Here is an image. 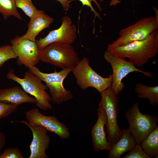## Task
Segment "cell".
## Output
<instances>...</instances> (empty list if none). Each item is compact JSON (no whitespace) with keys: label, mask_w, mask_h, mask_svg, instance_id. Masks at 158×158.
<instances>
[{"label":"cell","mask_w":158,"mask_h":158,"mask_svg":"<svg viewBox=\"0 0 158 158\" xmlns=\"http://www.w3.org/2000/svg\"><path fill=\"white\" fill-rule=\"evenodd\" d=\"M107 50L121 58H128L137 67H142L158 52V31H154L144 40L123 46H114L109 44Z\"/></svg>","instance_id":"obj_1"},{"label":"cell","mask_w":158,"mask_h":158,"mask_svg":"<svg viewBox=\"0 0 158 158\" xmlns=\"http://www.w3.org/2000/svg\"><path fill=\"white\" fill-rule=\"evenodd\" d=\"M40 61L58 68L73 69L80 61L78 55L71 44L54 42L39 50Z\"/></svg>","instance_id":"obj_2"},{"label":"cell","mask_w":158,"mask_h":158,"mask_svg":"<svg viewBox=\"0 0 158 158\" xmlns=\"http://www.w3.org/2000/svg\"><path fill=\"white\" fill-rule=\"evenodd\" d=\"M28 68L29 71L45 83L49 89L52 103L60 104L73 98V95L71 91L67 90L63 85L64 79L72 69L66 68L59 72L55 70L52 73H46L40 71L35 66Z\"/></svg>","instance_id":"obj_3"},{"label":"cell","mask_w":158,"mask_h":158,"mask_svg":"<svg viewBox=\"0 0 158 158\" xmlns=\"http://www.w3.org/2000/svg\"><path fill=\"white\" fill-rule=\"evenodd\" d=\"M6 78L19 84L27 93L34 97L37 102V106L43 110L47 111L52 108L50 102L51 99L46 91L48 88L43 84L42 80L30 71H26L23 78L16 76L13 69L6 74Z\"/></svg>","instance_id":"obj_4"},{"label":"cell","mask_w":158,"mask_h":158,"mask_svg":"<svg viewBox=\"0 0 158 158\" xmlns=\"http://www.w3.org/2000/svg\"><path fill=\"white\" fill-rule=\"evenodd\" d=\"M139 103H134L126 112L129 132L136 143L141 145L142 142L157 126V116L143 114L139 109Z\"/></svg>","instance_id":"obj_5"},{"label":"cell","mask_w":158,"mask_h":158,"mask_svg":"<svg viewBox=\"0 0 158 158\" xmlns=\"http://www.w3.org/2000/svg\"><path fill=\"white\" fill-rule=\"evenodd\" d=\"M77 85L82 90L89 87L96 89L100 93L111 85L112 75L104 78L90 66L88 58L84 57L72 70Z\"/></svg>","instance_id":"obj_6"},{"label":"cell","mask_w":158,"mask_h":158,"mask_svg":"<svg viewBox=\"0 0 158 158\" xmlns=\"http://www.w3.org/2000/svg\"><path fill=\"white\" fill-rule=\"evenodd\" d=\"M101 94V100L99 104L102 107L106 112L107 139L111 147L119 140L123 133V130L119 128L117 122V95L113 91L111 85Z\"/></svg>","instance_id":"obj_7"},{"label":"cell","mask_w":158,"mask_h":158,"mask_svg":"<svg viewBox=\"0 0 158 158\" xmlns=\"http://www.w3.org/2000/svg\"><path fill=\"white\" fill-rule=\"evenodd\" d=\"M158 29V15L145 17L121 29L119 33V37L111 44L120 46L135 41L143 40Z\"/></svg>","instance_id":"obj_8"},{"label":"cell","mask_w":158,"mask_h":158,"mask_svg":"<svg viewBox=\"0 0 158 158\" xmlns=\"http://www.w3.org/2000/svg\"><path fill=\"white\" fill-rule=\"evenodd\" d=\"M104 56L106 61L111 66L113 73L111 87L113 91L117 95L123 90L124 84L122 80L129 73L138 72L148 77H152V73L141 70L130 61H126L124 58H121L107 50L105 51Z\"/></svg>","instance_id":"obj_9"},{"label":"cell","mask_w":158,"mask_h":158,"mask_svg":"<svg viewBox=\"0 0 158 158\" xmlns=\"http://www.w3.org/2000/svg\"><path fill=\"white\" fill-rule=\"evenodd\" d=\"M61 21L59 28L50 31L43 38L36 40L39 50L54 42L71 44L75 41L77 38L76 27L72 24L70 18L65 15L62 18Z\"/></svg>","instance_id":"obj_10"},{"label":"cell","mask_w":158,"mask_h":158,"mask_svg":"<svg viewBox=\"0 0 158 158\" xmlns=\"http://www.w3.org/2000/svg\"><path fill=\"white\" fill-rule=\"evenodd\" d=\"M29 124L32 126L40 125L50 132L53 133L60 138L66 139L70 136L67 126L54 116H46L42 114L38 108H32L25 113Z\"/></svg>","instance_id":"obj_11"},{"label":"cell","mask_w":158,"mask_h":158,"mask_svg":"<svg viewBox=\"0 0 158 158\" xmlns=\"http://www.w3.org/2000/svg\"><path fill=\"white\" fill-rule=\"evenodd\" d=\"M11 43L13 50L17 57V63L30 68L39 62V49L35 42L22 38L18 36L12 39Z\"/></svg>","instance_id":"obj_12"},{"label":"cell","mask_w":158,"mask_h":158,"mask_svg":"<svg viewBox=\"0 0 158 158\" xmlns=\"http://www.w3.org/2000/svg\"><path fill=\"white\" fill-rule=\"evenodd\" d=\"M11 123H23L31 130L33 138L30 146V155L29 158H48L46 153L50 142V136L47 134L48 130L40 125L32 126L24 120L11 121Z\"/></svg>","instance_id":"obj_13"},{"label":"cell","mask_w":158,"mask_h":158,"mask_svg":"<svg viewBox=\"0 0 158 158\" xmlns=\"http://www.w3.org/2000/svg\"><path fill=\"white\" fill-rule=\"evenodd\" d=\"M97 112V120L91 130L93 148L96 151L109 150L111 146L107 140L104 128L107 123L106 115L104 109L99 104Z\"/></svg>","instance_id":"obj_14"},{"label":"cell","mask_w":158,"mask_h":158,"mask_svg":"<svg viewBox=\"0 0 158 158\" xmlns=\"http://www.w3.org/2000/svg\"><path fill=\"white\" fill-rule=\"evenodd\" d=\"M54 20L52 18L43 11L37 10L30 18L26 33L20 37L35 42L36 37L39 33L48 28Z\"/></svg>","instance_id":"obj_15"},{"label":"cell","mask_w":158,"mask_h":158,"mask_svg":"<svg viewBox=\"0 0 158 158\" xmlns=\"http://www.w3.org/2000/svg\"><path fill=\"white\" fill-rule=\"evenodd\" d=\"M0 101L19 105L23 103L34 104L37 102L34 97L29 95L20 87L17 86L0 90Z\"/></svg>","instance_id":"obj_16"},{"label":"cell","mask_w":158,"mask_h":158,"mask_svg":"<svg viewBox=\"0 0 158 158\" xmlns=\"http://www.w3.org/2000/svg\"><path fill=\"white\" fill-rule=\"evenodd\" d=\"M136 143L128 129L123 130L119 140L112 146L109 150V158H119L124 153L130 151Z\"/></svg>","instance_id":"obj_17"},{"label":"cell","mask_w":158,"mask_h":158,"mask_svg":"<svg viewBox=\"0 0 158 158\" xmlns=\"http://www.w3.org/2000/svg\"><path fill=\"white\" fill-rule=\"evenodd\" d=\"M141 146L150 158L158 157V126L142 142Z\"/></svg>","instance_id":"obj_18"},{"label":"cell","mask_w":158,"mask_h":158,"mask_svg":"<svg viewBox=\"0 0 158 158\" xmlns=\"http://www.w3.org/2000/svg\"><path fill=\"white\" fill-rule=\"evenodd\" d=\"M135 91L138 97L147 99L152 105L158 104V86H148L141 83L137 84Z\"/></svg>","instance_id":"obj_19"},{"label":"cell","mask_w":158,"mask_h":158,"mask_svg":"<svg viewBox=\"0 0 158 158\" xmlns=\"http://www.w3.org/2000/svg\"><path fill=\"white\" fill-rule=\"evenodd\" d=\"M17 8L15 0H0V13L5 20L11 16L22 20V17Z\"/></svg>","instance_id":"obj_20"},{"label":"cell","mask_w":158,"mask_h":158,"mask_svg":"<svg viewBox=\"0 0 158 158\" xmlns=\"http://www.w3.org/2000/svg\"><path fill=\"white\" fill-rule=\"evenodd\" d=\"M17 58L11 45H6L0 47V68L6 61Z\"/></svg>","instance_id":"obj_21"},{"label":"cell","mask_w":158,"mask_h":158,"mask_svg":"<svg viewBox=\"0 0 158 158\" xmlns=\"http://www.w3.org/2000/svg\"><path fill=\"white\" fill-rule=\"evenodd\" d=\"M17 8L21 9L30 18L37 10L33 4L32 0H15Z\"/></svg>","instance_id":"obj_22"},{"label":"cell","mask_w":158,"mask_h":158,"mask_svg":"<svg viewBox=\"0 0 158 158\" xmlns=\"http://www.w3.org/2000/svg\"><path fill=\"white\" fill-rule=\"evenodd\" d=\"M19 105L0 101V119L8 117L16 111Z\"/></svg>","instance_id":"obj_23"},{"label":"cell","mask_w":158,"mask_h":158,"mask_svg":"<svg viewBox=\"0 0 158 158\" xmlns=\"http://www.w3.org/2000/svg\"><path fill=\"white\" fill-rule=\"evenodd\" d=\"M122 158H150L144 151L141 145L136 144L129 152Z\"/></svg>","instance_id":"obj_24"},{"label":"cell","mask_w":158,"mask_h":158,"mask_svg":"<svg viewBox=\"0 0 158 158\" xmlns=\"http://www.w3.org/2000/svg\"><path fill=\"white\" fill-rule=\"evenodd\" d=\"M23 154L17 147L5 149L0 154V158H24Z\"/></svg>","instance_id":"obj_25"},{"label":"cell","mask_w":158,"mask_h":158,"mask_svg":"<svg viewBox=\"0 0 158 158\" xmlns=\"http://www.w3.org/2000/svg\"><path fill=\"white\" fill-rule=\"evenodd\" d=\"M80 1L82 4L83 6H86L90 8L91 9V11H92L95 14V18L97 17L99 19L102 20V18L100 16V14L98 13L94 9V8L92 6L91 2L92 1L94 2V3L96 4L98 8L99 11H102V9L101 6L97 2L98 1L102 2H103L104 0H78Z\"/></svg>","instance_id":"obj_26"},{"label":"cell","mask_w":158,"mask_h":158,"mask_svg":"<svg viewBox=\"0 0 158 158\" xmlns=\"http://www.w3.org/2000/svg\"><path fill=\"white\" fill-rule=\"evenodd\" d=\"M59 1L61 5L63 10L66 12L71 8L69 0H55Z\"/></svg>","instance_id":"obj_27"},{"label":"cell","mask_w":158,"mask_h":158,"mask_svg":"<svg viewBox=\"0 0 158 158\" xmlns=\"http://www.w3.org/2000/svg\"><path fill=\"white\" fill-rule=\"evenodd\" d=\"M6 142V137L5 135L0 131V154L1 151L5 145Z\"/></svg>","instance_id":"obj_28"},{"label":"cell","mask_w":158,"mask_h":158,"mask_svg":"<svg viewBox=\"0 0 158 158\" xmlns=\"http://www.w3.org/2000/svg\"><path fill=\"white\" fill-rule=\"evenodd\" d=\"M121 2V0H111L109 4L110 6H116L117 4L120 3Z\"/></svg>","instance_id":"obj_29"}]
</instances>
